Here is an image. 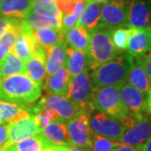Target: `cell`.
Wrapping results in <instances>:
<instances>
[{
    "label": "cell",
    "mask_w": 151,
    "mask_h": 151,
    "mask_svg": "<svg viewBox=\"0 0 151 151\" xmlns=\"http://www.w3.org/2000/svg\"><path fill=\"white\" fill-rule=\"evenodd\" d=\"M76 0H55V4L61 14H71L75 9Z\"/></svg>",
    "instance_id": "34"
},
{
    "label": "cell",
    "mask_w": 151,
    "mask_h": 151,
    "mask_svg": "<svg viewBox=\"0 0 151 151\" xmlns=\"http://www.w3.org/2000/svg\"><path fill=\"white\" fill-rule=\"evenodd\" d=\"M19 74H25V61L11 50L5 59L0 63V77L3 79Z\"/></svg>",
    "instance_id": "26"
},
{
    "label": "cell",
    "mask_w": 151,
    "mask_h": 151,
    "mask_svg": "<svg viewBox=\"0 0 151 151\" xmlns=\"http://www.w3.org/2000/svg\"><path fill=\"white\" fill-rule=\"evenodd\" d=\"M33 35L38 44L44 49H48L64 40L60 29L44 27L33 30Z\"/></svg>",
    "instance_id": "25"
},
{
    "label": "cell",
    "mask_w": 151,
    "mask_h": 151,
    "mask_svg": "<svg viewBox=\"0 0 151 151\" xmlns=\"http://www.w3.org/2000/svg\"><path fill=\"white\" fill-rule=\"evenodd\" d=\"M30 104L19 105L0 100V121L11 124L31 117Z\"/></svg>",
    "instance_id": "19"
},
{
    "label": "cell",
    "mask_w": 151,
    "mask_h": 151,
    "mask_svg": "<svg viewBox=\"0 0 151 151\" xmlns=\"http://www.w3.org/2000/svg\"><path fill=\"white\" fill-rule=\"evenodd\" d=\"M1 80H2V79H1V77H0V86H1Z\"/></svg>",
    "instance_id": "45"
},
{
    "label": "cell",
    "mask_w": 151,
    "mask_h": 151,
    "mask_svg": "<svg viewBox=\"0 0 151 151\" xmlns=\"http://www.w3.org/2000/svg\"><path fill=\"white\" fill-rule=\"evenodd\" d=\"M53 151H70L69 145L53 146Z\"/></svg>",
    "instance_id": "40"
},
{
    "label": "cell",
    "mask_w": 151,
    "mask_h": 151,
    "mask_svg": "<svg viewBox=\"0 0 151 151\" xmlns=\"http://www.w3.org/2000/svg\"><path fill=\"white\" fill-rule=\"evenodd\" d=\"M90 1L95 2V3H97V4H104L108 3L109 0H90Z\"/></svg>",
    "instance_id": "43"
},
{
    "label": "cell",
    "mask_w": 151,
    "mask_h": 151,
    "mask_svg": "<svg viewBox=\"0 0 151 151\" xmlns=\"http://www.w3.org/2000/svg\"><path fill=\"white\" fill-rule=\"evenodd\" d=\"M151 27L150 0H132L128 14V28Z\"/></svg>",
    "instance_id": "14"
},
{
    "label": "cell",
    "mask_w": 151,
    "mask_h": 151,
    "mask_svg": "<svg viewBox=\"0 0 151 151\" xmlns=\"http://www.w3.org/2000/svg\"><path fill=\"white\" fill-rule=\"evenodd\" d=\"M41 88L25 74L8 76L1 80L0 100L19 105L31 104L41 97Z\"/></svg>",
    "instance_id": "2"
},
{
    "label": "cell",
    "mask_w": 151,
    "mask_h": 151,
    "mask_svg": "<svg viewBox=\"0 0 151 151\" xmlns=\"http://www.w3.org/2000/svg\"><path fill=\"white\" fill-rule=\"evenodd\" d=\"M147 113L151 114V87L147 95Z\"/></svg>",
    "instance_id": "39"
},
{
    "label": "cell",
    "mask_w": 151,
    "mask_h": 151,
    "mask_svg": "<svg viewBox=\"0 0 151 151\" xmlns=\"http://www.w3.org/2000/svg\"><path fill=\"white\" fill-rule=\"evenodd\" d=\"M90 115L81 113L66 123L70 145L91 151L92 131L89 124Z\"/></svg>",
    "instance_id": "8"
},
{
    "label": "cell",
    "mask_w": 151,
    "mask_h": 151,
    "mask_svg": "<svg viewBox=\"0 0 151 151\" xmlns=\"http://www.w3.org/2000/svg\"><path fill=\"white\" fill-rule=\"evenodd\" d=\"M112 30L113 28L99 23L94 29L89 31V42L85 51L87 69L94 70L123 52L113 45Z\"/></svg>",
    "instance_id": "1"
},
{
    "label": "cell",
    "mask_w": 151,
    "mask_h": 151,
    "mask_svg": "<svg viewBox=\"0 0 151 151\" xmlns=\"http://www.w3.org/2000/svg\"><path fill=\"white\" fill-rule=\"evenodd\" d=\"M69 150H70V151H90L85 150V149H81V148H78V147L71 145H69Z\"/></svg>",
    "instance_id": "42"
},
{
    "label": "cell",
    "mask_w": 151,
    "mask_h": 151,
    "mask_svg": "<svg viewBox=\"0 0 151 151\" xmlns=\"http://www.w3.org/2000/svg\"><path fill=\"white\" fill-rule=\"evenodd\" d=\"M113 151H143L142 148H138V147H134V146L125 145L119 144Z\"/></svg>",
    "instance_id": "38"
},
{
    "label": "cell",
    "mask_w": 151,
    "mask_h": 151,
    "mask_svg": "<svg viewBox=\"0 0 151 151\" xmlns=\"http://www.w3.org/2000/svg\"><path fill=\"white\" fill-rule=\"evenodd\" d=\"M130 29L129 28H117L112 30V41L115 48L119 51H125L128 40L129 36Z\"/></svg>",
    "instance_id": "32"
},
{
    "label": "cell",
    "mask_w": 151,
    "mask_h": 151,
    "mask_svg": "<svg viewBox=\"0 0 151 151\" xmlns=\"http://www.w3.org/2000/svg\"><path fill=\"white\" fill-rule=\"evenodd\" d=\"M9 124L2 123L0 124V150L5 145L9 139Z\"/></svg>",
    "instance_id": "36"
},
{
    "label": "cell",
    "mask_w": 151,
    "mask_h": 151,
    "mask_svg": "<svg viewBox=\"0 0 151 151\" xmlns=\"http://www.w3.org/2000/svg\"><path fill=\"white\" fill-rule=\"evenodd\" d=\"M133 62L134 57L123 51L113 60L98 66L90 75L93 87L123 85L126 82Z\"/></svg>",
    "instance_id": "3"
},
{
    "label": "cell",
    "mask_w": 151,
    "mask_h": 151,
    "mask_svg": "<svg viewBox=\"0 0 151 151\" xmlns=\"http://www.w3.org/2000/svg\"><path fill=\"white\" fill-rule=\"evenodd\" d=\"M151 136V116L145 113L134 125L126 130L118 142L125 145L142 148Z\"/></svg>",
    "instance_id": "11"
},
{
    "label": "cell",
    "mask_w": 151,
    "mask_h": 151,
    "mask_svg": "<svg viewBox=\"0 0 151 151\" xmlns=\"http://www.w3.org/2000/svg\"><path fill=\"white\" fill-rule=\"evenodd\" d=\"M151 50V27L130 28L126 52L139 57Z\"/></svg>",
    "instance_id": "13"
},
{
    "label": "cell",
    "mask_w": 151,
    "mask_h": 151,
    "mask_svg": "<svg viewBox=\"0 0 151 151\" xmlns=\"http://www.w3.org/2000/svg\"><path fill=\"white\" fill-rule=\"evenodd\" d=\"M65 66L70 74V79L87 69L85 52L67 46Z\"/></svg>",
    "instance_id": "27"
},
{
    "label": "cell",
    "mask_w": 151,
    "mask_h": 151,
    "mask_svg": "<svg viewBox=\"0 0 151 151\" xmlns=\"http://www.w3.org/2000/svg\"><path fill=\"white\" fill-rule=\"evenodd\" d=\"M45 62V50L41 46L30 59L25 61V75L41 87L46 77Z\"/></svg>",
    "instance_id": "16"
},
{
    "label": "cell",
    "mask_w": 151,
    "mask_h": 151,
    "mask_svg": "<svg viewBox=\"0 0 151 151\" xmlns=\"http://www.w3.org/2000/svg\"><path fill=\"white\" fill-rule=\"evenodd\" d=\"M0 124H2V122H1V121H0Z\"/></svg>",
    "instance_id": "46"
},
{
    "label": "cell",
    "mask_w": 151,
    "mask_h": 151,
    "mask_svg": "<svg viewBox=\"0 0 151 151\" xmlns=\"http://www.w3.org/2000/svg\"><path fill=\"white\" fill-rule=\"evenodd\" d=\"M64 40L69 47L85 52L89 42V31L85 28L74 26L61 30Z\"/></svg>",
    "instance_id": "22"
},
{
    "label": "cell",
    "mask_w": 151,
    "mask_h": 151,
    "mask_svg": "<svg viewBox=\"0 0 151 151\" xmlns=\"http://www.w3.org/2000/svg\"><path fill=\"white\" fill-rule=\"evenodd\" d=\"M66 49L67 45L65 40L60 41L52 47L45 49L46 58V76L54 73L55 71L65 65L66 60Z\"/></svg>",
    "instance_id": "21"
},
{
    "label": "cell",
    "mask_w": 151,
    "mask_h": 151,
    "mask_svg": "<svg viewBox=\"0 0 151 151\" xmlns=\"http://www.w3.org/2000/svg\"><path fill=\"white\" fill-rule=\"evenodd\" d=\"M34 0H0V16L24 19L32 10Z\"/></svg>",
    "instance_id": "17"
},
{
    "label": "cell",
    "mask_w": 151,
    "mask_h": 151,
    "mask_svg": "<svg viewBox=\"0 0 151 151\" xmlns=\"http://www.w3.org/2000/svg\"><path fill=\"white\" fill-rule=\"evenodd\" d=\"M49 146L50 145L40 134L18 142L4 151H45Z\"/></svg>",
    "instance_id": "29"
},
{
    "label": "cell",
    "mask_w": 151,
    "mask_h": 151,
    "mask_svg": "<svg viewBox=\"0 0 151 151\" xmlns=\"http://www.w3.org/2000/svg\"><path fill=\"white\" fill-rule=\"evenodd\" d=\"M119 94L121 101L129 114L140 115L147 113V95L127 82L120 86Z\"/></svg>",
    "instance_id": "12"
},
{
    "label": "cell",
    "mask_w": 151,
    "mask_h": 151,
    "mask_svg": "<svg viewBox=\"0 0 151 151\" xmlns=\"http://www.w3.org/2000/svg\"><path fill=\"white\" fill-rule=\"evenodd\" d=\"M41 3H44V4H50V3H53L55 2V0H40Z\"/></svg>",
    "instance_id": "44"
},
{
    "label": "cell",
    "mask_w": 151,
    "mask_h": 151,
    "mask_svg": "<svg viewBox=\"0 0 151 151\" xmlns=\"http://www.w3.org/2000/svg\"><path fill=\"white\" fill-rule=\"evenodd\" d=\"M126 82L145 95H148L150 90L151 82L138 57H134V62L129 71Z\"/></svg>",
    "instance_id": "20"
},
{
    "label": "cell",
    "mask_w": 151,
    "mask_h": 151,
    "mask_svg": "<svg viewBox=\"0 0 151 151\" xmlns=\"http://www.w3.org/2000/svg\"><path fill=\"white\" fill-rule=\"evenodd\" d=\"M40 102L45 107L53 109L57 113L60 121L65 124L79 114L84 113L82 109L68 97H60L46 92Z\"/></svg>",
    "instance_id": "9"
},
{
    "label": "cell",
    "mask_w": 151,
    "mask_h": 151,
    "mask_svg": "<svg viewBox=\"0 0 151 151\" xmlns=\"http://www.w3.org/2000/svg\"><path fill=\"white\" fill-rule=\"evenodd\" d=\"M25 24L32 30L44 27H51L60 29L61 19L53 16L40 14L31 11L27 16L24 19Z\"/></svg>",
    "instance_id": "28"
},
{
    "label": "cell",
    "mask_w": 151,
    "mask_h": 151,
    "mask_svg": "<svg viewBox=\"0 0 151 151\" xmlns=\"http://www.w3.org/2000/svg\"><path fill=\"white\" fill-rule=\"evenodd\" d=\"M89 124L92 133L113 140H118L128 129L122 119H114L97 110L90 114Z\"/></svg>",
    "instance_id": "6"
},
{
    "label": "cell",
    "mask_w": 151,
    "mask_h": 151,
    "mask_svg": "<svg viewBox=\"0 0 151 151\" xmlns=\"http://www.w3.org/2000/svg\"><path fill=\"white\" fill-rule=\"evenodd\" d=\"M70 76L65 66H62L50 75L46 76L42 88L46 92L67 97L70 88Z\"/></svg>",
    "instance_id": "15"
},
{
    "label": "cell",
    "mask_w": 151,
    "mask_h": 151,
    "mask_svg": "<svg viewBox=\"0 0 151 151\" xmlns=\"http://www.w3.org/2000/svg\"><path fill=\"white\" fill-rule=\"evenodd\" d=\"M23 19H14L6 32L0 37V63L13 50L21 29Z\"/></svg>",
    "instance_id": "24"
},
{
    "label": "cell",
    "mask_w": 151,
    "mask_h": 151,
    "mask_svg": "<svg viewBox=\"0 0 151 151\" xmlns=\"http://www.w3.org/2000/svg\"><path fill=\"white\" fill-rule=\"evenodd\" d=\"M40 135L52 146L70 145L66 124L61 121H53L44 127Z\"/></svg>",
    "instance_id": "18"
},
{
    "label": "cell",
    "mask_w": 151,
    "mask_h": 151,
    "mask_svg": "<svg viewBox=\"0 0 151 151\" xmlns=\"http://www.w3.org/2000/svg\"><path fill=\"white\" fill-rule=\"evenodd\" d=\"M15 19H10L6 17L0 16V37L6 32V30L10 27Z\"/></svg>",
    "instance_id": "37"
},
{
    "label": "cell",
    "mask_w": 151,
    "mask_h": 151,
    "mask_svg": "<svg viewBox=\"0 0 151 151\" xmlns=\"http://www.w3.org/2000/svg\"><path fill=\"white\" fill-rule=\"evenodd\" d=\"M119 86L93 87L92 104L95 110L114 119H122L129 113L121 101Z\"/></svg>",
    "instance_id": "4"
},
{
    "label": "cell",
    "mask_w": 151,
    "mask_h": 151,
    "mask_svg": "<svg viewBox=\"0 0 151 151\" xmlns=\"http://www.w3.org/2000/svg\"><path fill=\"white\" fill-rule=\"evenodd\" d=\"M31 11L40 14H44V15L56 17L60 19H61V16H62L61 13L57 9L55 2L50 3V4H44V3H41L40 0H34Z\"/></svg>",
    "instance_id": "33"
},
{
    "label": "cell",
    "mask_w": 151,
    "mask_h": 151,
    "mask_svg": "<svg viewBox=\"0 0 151 151\" xmlns=\"http://www.w3.org/2000/svg\"><path fill=\"white\" fill-rule=\"evenodd\" d=\"M120 143L101 135L92 134L91 151H113Z\"/></svg>",
    "instance_id": "31"
},
{
    "label": "cell",
    "mask_w": 151,
    "mask_h": 151,
    "mask_svg": "<svg viewBox=\"0 0 151 151\" xmlns=\"http://www.w3.org/2000/svg\"><path fill=\"white\" fill-rule=\"evenodd\" d=\"M142 150L143 151H151V136L150 139L147 140L145 145L142 147Z\"/></svg>",
    "instance_id": "41"
},
{
    "label": "cell",
    "mask_w": 151,
    "mask_h": 151,
    "mask_svg": "<svg viewBox=\"0 0 151 151\" xmlns=\"http://www.w3.org/2000/svg\"><path fill=\"white\" fill-rule=\"evenodd\" d=\"M132 0H109L101 7L100 24L108 27L128 28V14Z\"/></svg>",
    "instance_id": "7"
},
{
    "label": "cell",
    "mask_w": 151,
    "mask_h": 151,
    "mask_svg": "<svg viewBox=\"0 0 151 151\" xmlns=\"http://www.w3.org/2000/svg\"><path fill=\"white\" fill-rule=\"evenodd\" d=\"M86 0H76L75 9L71 14H62L61 16V26L60 29L65 30L67 29L76 26L81 13L85 8Z\"/></svg>",
    "instance_id": "30"
},
{
    "label": "cell",
    "mask_w": 151,
    "mask_h": 151,
    "mask_svg": "<svg viewBox=\"0 0 151 151\" xmlns=\"http://www.w3.org/2000/svg\"><path fill=\"white\" fill-rule=\"evenodd\" d=\"M101 4L86 0L85 8L76 23V26L85 28L91 31L97 27L101 19Z\"/></svg>",
    "instance_id": "23"
},
{
    "label": "cell",
    "mask_w": 151,
    "mask_h": 151,
    "mask_svg": "<svg viewBox=\"0 0 151 151\" xmlns=\"http://www.w3.org/2000/svg\"><path fill=\"white\" fill-rule=\"evenodd\" d=\"M141 61L143 67L145 70L146 74L151 82V50L147 52L146 54L143 55L138 57Z\"/></svg>",
    "instance_id": "35"
},
{
    "label": "cell",
    "mask_w": 151,
    "mask_h": 151,
    "mask_svg": "<svg viewBox=\"0 0 151 151\" xmlns=\"http://www.w3.org/2000/svg\"><path fill=\"white\" fill-rule=\"evenodd\" d=\"M92 90L91 76L88 73V69H86L70 79L67 97L77 104L83 113L90 115L95 110L92 104Z\"/></svg>",
    "instance_id": "5"
},
{
    "label": "cell",
    "mask_w": 151,
    "mask_h": 151,
    "mask_svg": "<svg viewBox=\"0 0 151 151\" xmlns=\"http://www.w3.org/2000/svg\"><path fill=\"white\" fill-rule=\"evenodd\" d=\"M150 1H151V0H150Z\"/></svg>",
    "instance_id": "47"
},
{
    "label": "cell",
    "mask_w": 151,
    "mask_h": 151,
    "mask_svg": "<svg viewBox=\"0 0 151 151\" xmlns=\"http://www.w3.org/2000/svg\"><path fill=\"white\" fill-rule=\"evenodd\" d=\"M42 129L34 117L24 119L9 124V139L0 151H4L18 142L40 134Z\"/></svg>",
    "instance_id": "10"
}]
</instances>
